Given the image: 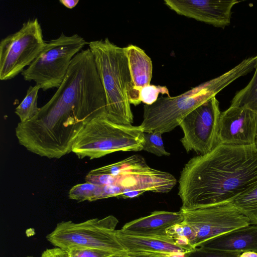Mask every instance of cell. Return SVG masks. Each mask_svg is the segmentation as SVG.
<instances>
[{
    "label": "cell",
    "mask_w": 257,
    "mask_h": 257,
    "mask_svg": "<svg viewBox=\"0 0 257 257\" xmlns=\"http://www.w3.org/2000/svg\"><path fill=\"white\" fill-rule=\"evenodd\" d=\"M59 2L67 8L71 9L77 5L79 0H60Z\"/></svg>",
    "instance_id": "cell-29"
},
{
    "label": "cell",
    "mask_w": 257,
    "mask_h": 257,
    "mask_svg": "<svg viewBox=\"0 0 257 257\" xmlns=\"http://www.w3.org/2000/svg\"><path fill=\"white\" fill-rule=\"evenodd\" d=\"M113 257H131L128 253L125 251L122 252H118L115 254Z\"/></svg>",
    "instance_id": "cell-31"
},
{
    "label": "cell",
    "mask_w": 257,
    "mask_h": 257,
    "mask_svg": "<svg viewBox=\"0 0 257 257\" xmlns=\"http://www.w3.org/2000/svg\"><path fill=\"white\" fill-rule=\"evenodd\" d=\"M238 257H257V252L253 251H247L241 252Z\"/></svg>",
    "instance_id": "cell-30"
},
{
    "label": "cell",
    "mask_w": 257,
    "mask_h": 257,
    "mask_svg": "<svg viewBox=\"0 0 257 257\" xmlns=\"http://www.w3.org/2000/svg\"><path fill=\"white\" fill-rule=\"evenodd\" d=\"M257 114L244 107L230 106L221 112L218 144L245 146L255 144Z\"/></svg>",
    "instance_id": "cell-12"
},
{
    "label": "cell",
    "mask_w": 257,
    "mask_h": 257,
    "mask_svg": "<svg viewBox=\"0 0 257 257\" xmlns=\"http://www.w3.org/2000/svg\"><path fill=\"white\" fill-rule=\"evenodd\" d=\"M85 181L100 186L101 199L122 198L125 194L135 191L168 193L177 183L173 175L150 167L139 155L92 170Z\"/></svg>",
    "instance_id": "cell-4"
},
{
    "label": "cell",
    "mask_w": 257,
    "mask_h": 257,
    "mask_svg": "<svg viewBox=\"0 0 257 257\" xmlns=\"http://www.w3.org/2000/svg\"><path fill=\"white\" fill-rule=\"evenodd\" d=\"M180 210L183 221L196 232L194 248L208 240L250 224L249 220L231 203Z\"/></svg>",
    "instance_id": "cell-11"
},
{
    "label": "cell",
    "mask_w": 257,
    "mask_h": 257,
    "mask_svg": "<svg viewBox=\"0 0 257 257\" xmlns=\"http://www.w3.org/2000/svg\"><path fill=\"white\" fill-rule=\"evenodd\" d=\"M198 247L233 252H257V224H250L208 240Z\"/></svg>",
    "instance_id": "cell-17"
},
{
    "label": "cell",
    "mask_w": 257,
    "mask_h": 257,
    "mask_svg": "<svg viewBox=\"0 0 257 257\" xmlns=\"http://www.w3.org/2000/svg\"><path fill=\"white\" fill-rule=\"evenodd\" d=\"M116 236L128 253L187 252L194 248L177 244L169 236L136 235L116 230Z\"/></svg>",
    "instance_id": "cell-14"
},
{
    "label": "cell",
    "mask_w": 257,
    "mask_h": 257,
    "mask_svg": "<svg viewBox=\"0 0 257 257\" xmlns=\"http://www.w3.org/2000/svg\"><path fill=\"white\" fill-rule=\"evenodd\" d=\"M166 232L167 235L174 240L181 238L188 239L192 247L194 248L196 237V232L193 228L184 221L168 228Z\"/></svg>",
    "instance_id": "cell-23"
},
{
    "label": "cell",
    "mask_w": 257,
    "mask_h": 257,
    "mask_svg": "<svg viewBox=\"0 0 257 257\" xmlns=\"http://www.w3.org/2000/svg\"><path fill=\"white\" fill-rule=\"evenodd\" d=\"M171 254L156 252H139L128 253L131 257H170Z\"/></svg>",
    "instance_id": "cell-28"
},
{
    "label": "cell",
    "mask_w": 257,
    "mask_h": 257,
    "mask_svg": "<svg viewBox=\"0 0 257 257\" xmlns=\"http://www.w3.org/2000/svg\"><path fill=\"white\" fill-rule=\"evenodd\" d=\"M98 117H107L105 95L88 48L73 57L62 83L37 114L18 124L16 136L29 152L59 159L72 152L82 130Z\"/></svg>",
    "instance_id": "cell-1"
},
{
    "label": "cell",
    "mask_w": 257,
    "mask_h": 257,
    "mask_svg": "<svg viewBox=\"0 0 257 257\" xmlns=\"http://www.w3.org/2000/svg\"><path fill=\"white\" fill-rule=\"evenodd\" d=\"M26 257H33V256H27Z\"/></svg>",
    "instance_id": "cell-34"
},
{
    "label": "cell",
    "mask_w": 257,
    "mask_h": 257,
    "mask_svg": "<svg viewBox=\"0 0 257 257\" xmlns=\"http://www.w3.org/2000/svg\"><path fill=\"white\" fill-rule=\"evenodd\" d=\"M219 104L213 97L193 109L181 122L179 126L184 134L181 142L187 152L193 151L203 155L218 144Z\"/></svg>",
    "instance_id": "cell-10"
},
{
    "label": "cell",
    "mask_w": 257,
    "mask_h": 257,
    "mask_svg": "<svg viewBox=\"0 0 257 257\" xmlns=\"http://www.w3.org/2000/svg\"><path fill=\"white\" fill-rule=\"evenodd\" d=\"M118 223L113 215L80 223L63 221L57 224L46 238L55 247L65 250L96 249L115 253L125 252L115 235Z\"/></svg>",
    "instance_id": "cell-7"
},
{
    "label": "cell",
    "mask_w": 257,
    "mask_h": 257,
    "mask_svg": "<svg viewBox=\"0 0 257 257\" xmlns=\"http://www.w3.org/2000/svg\"><path fill=\"white\" fill-rule=\"evenodd\" d=\"M88 43L75 34L62 33L46 42L31 64L21 73L26 81H34L43 91L57 88L62 83L73 57Z\"/></svg>",
    "instance_id": "cell-8"
},
{
    "label": "cell",
    "mask_w": 257,
    "mask_h": 257,
    "mask_svg": "<svg viewBox=\"0 0 257 257\" xmlns=\"http://www.w3.org/2000/svg\"><path fill=\"white\" fill-rule=\"evenodd\" d=\"M241 253L197 247L186 252L185 257H238Z\"/></svg>",
    "instance_id": "cell-24"
},
{
    "label": "cell",
    "mask_w": 257,
    "mask_h": 257,
    "mask_svg": "<svg viewBox=\"0 0 257 257\" xmlns=\"http://www.w3.org/2000/svg\"><path fill=\"white\" fill-rule=\"evenodd\" d=\"M231 203L250 221L257 224V184L240 194Z\"/></svg>",
    "instance_id": "cell-18"
},
{
    "label": "cell",
    "mask_w": 257,
    "mask_h": 257,
    "mask_svg": "<svg viewBox=\"0 0 257 257\" xmlns=\"http://www.w3.org/2000/svg\"><path fill=\"white\" fill-rule=\"evenodd\" d=\"M40 89V86L37 84L30 86L25 97L16 107L15 112L19 116L21 122L30 120L38 112L40 107L37 106V99Z\"/></svg>",
    "instance_id": "cell-20"
},
{
    "label": "cell",
    "mask_w": 257,
    "mask_h": 257,
    "mask_svg": "<svg viewBox=\"0 0 257 257\" xmlns=\"http://www.w3.org/2000/svg\"><path fill=\"white\" fill-rule=\"evenodd\" d=\"M132 78V87L127 93L131 104L141 103V89L149 85L152 77L153 65L149 56L141 48L132 44L125 47Z\"/></svg>",
    "instance_id": "cell-15"
},
{
    "label": "cell",
    "mask_w": 257,
    "mask_h": 257,
    "mask_svg": "<svg viewBox=\"0 0 257 257\" xmlns=\"http://www.w3.org/2000/svg\"><path fill=\"white\" fill-rule=\"evenodd\" d=\"M230 106L244 107L257 114V64L250 81L235 93Z\"/></svg>",
    "instance_id": "cell-19"
},
{
    "label": "cell",
    "mask_w": 257,
    "mask_h": 257,
    "mask_svg": "<svg viewBox=\"0 0 257 257\" xmlns=\"http://www.w3.org/2000/svg\"><path fill=\"white\" fill-rule=\"evenodd\" d=\"M104 91L107 117L113 122L131 125L134 116L127 93L132 87L125 47L108 38L88 43Z\"/></svg>",
    "instance_id": "cell-5"
},
{
    "label": "cell",
    "mask_w": 257,
    "mask_h": 257,
    "mask_svg": "<svg viewBox=\"0 0 257 257\" xmlns=\"http://www.w3.org/2000/svg\"><path fill=\"white\" fill-rule=\"evenodd\" d=\"M42 30L37 18L23 23L20 29L0 42V79H11L29 66L43 49Z\"/></svg>",
    "instance_id": "cell-9"
},
{
    "label": "cell",
    "mask_w": 257,
    "mask_h": 257,
    "mask_svg": "<svg viewBox=\"0 0 257 257\" xmlns=\"http://www.w3.org/2000/svg\"><path fill=\"white\" fill-rule=\"evenodd\" d=\"M255 144H256V145L257 146V138H256V140Z\"/></svg>",
    "instance_id": "cell-33"
},
{
    "label": "cell",
    "mask_w": 257,
    "mask_h": 257,
    "mask_svg": "<svg viewBox=\"0 0 257 257\" xmlns=\"http://www.w3.org/2000/svg\"><path fill=\"white\" fill-rule=\"evenodd\" d=\"M162 135L158 132L144 133L143 150L159 157L170 156V153L165 149Z\"/></svg>",
    "instance_id": "cell-22"
},
{
    "label": "cell",
    "mask_w": 257,
    "mask_h": 257,
    "mask_svg": "<svg viewBox=\"0 0 257 257\" xmlns=\"http://www.w3.org/2000/svg\"><path fill=\"white\" fill-rule=\"evenodd\" d=\"M257 184V146L218 144L191 158L181 172L180 210L232 203Z\"/></svg>",
    "instance_id": "cell-2"
},
{
    "label": "cell",
    "mask_w": 257,
    "mask_h": 257,
    "mask_svg": "<svg viewBox=\"0 0 257 257\" xmlns=\"http://www.w3.org/2000/svg\"><path fill=\"white\" fill-rule=\"evenodd\" d=\"M183 220L180 210L178 212L155 211L148 216L125 223L120 229L132 234L169 236L166 230Z\"/></svg>",
    "instance_id": "cell-16"
},
{
    "label": "cell",
    "mask_w": 257,
    "mask_h": 257,
    "mask_svg": "<svg viewBox=\"0 0 257 257\" xmlns=\"http://www.w3.org/2000/svg\"><path fill=\"white\" fill-rule=\"evenodd\" d=\"M66 251L68 257H113L117 253L96 249H73Z\"/></svg>",
    "instance_id": "cell-26"
},
{
    "label": "cell",
    "mask_w": 257,
    "mask_h": 257,
    "mask_svg": "<svg viewBox=\"0 0 257 257\" xmlns=\"http://www.w3.org/2000/svg\"><path fill=\"white\" fill-rule=\"evenodd\" d=\"M185 252H175L170 255V257H185Z\"/></svg>",
    "instance_id": "cell-32"
},
{
    "label": "cell",
    "mask_w": 257,
    "mask_h": 257,
    "mask_svg": "<svg viewBox=\"0 0 257 257\" xmlns=\"http://www.w3.org/2000/svg\"><path fill=\"white\" fill-rule=\"evenodd\" d=\"M41 257H68V255L65 250L55 247L44 250Z\"/></svg>",
    "instance_id": "cell-27"
},
{
    "label": "cell",
    "mask_w": 257,
    "mask_h": 257,
    "mask_svg": "<svg viewBox=\"0 0 257 257\" xmlns=\"http://www.w3.org/2000/svg\"><path fill=\"white\" fill-rule=\"evenodd\" d=\"M160 93L170 96L169 90L166 86L150 84L141 89L140 101L147 105H151L157 101Z\"/></svg>",
    "instance_id": "cell-25"
},
{
    "label": "cell",
    "mask_w": 257,
    "mask_h": 257,
    "mask_svg": "<svg viewBox=\"0 0 257 257\" xmlns=\"http://www.w3.org/2000/svg\"><path fill=\"white\" fill-rule=\"evenodd\" d=\"M257 55L242 60L228 71L175 96L159 97L151 105L144 106L140 125L144 133L161 134L172 131L193 109L215 97L222 89L255 69Z\"/></svg>",
    "instance_id": "cell-3"
},
{
    "label": "cell",
    "mask_w": 257,
    "mask_h": 257,
    "mask_svg": "<svg viewBox=\"0 0 257 257\" xmlns=\"http://www.w3.org/2000/svg\"><path fill=\"white\" fill-rule=\"evenodd\" d=\"M144 132L141 126L117 124L107 117L89 122L79 134L72 152L79 159H97L116 152L143 150Z\"/></svg>",
    "instance_id": "cell-6"
},
{
    "label": "cell",
    "mask_w": 257,
    "mask_h": 257,
    "mask_svg": "<svg viewBox=\"0 0 257 257\" xmlns=\"http://www.w3.org/2000/svg\"><path fill=\"white\" fill-rule=\"evenodd\" d=\"M239 2L235 0L164 1L167 7L179 15L222 28L230 25L231 10Z\"/></svg>",
    "instance_id": "cell-13"
},
{
    "label": "cell",
    "mask_w": 257,
    "mask_h": 257,
    "mask_svg": "<svg viewBox=\"0 0 257 257\" xmlns=\"http://www.w3.org/2000/svg\"><path fill=\"white\" fill-rule=\"evenodd\" d=\"M99 187L88 182L74 186L69 191V198L78 201H93L99 200Z\"/></svg>",
    "instance_id": "cell-21"
}]
</instances>
